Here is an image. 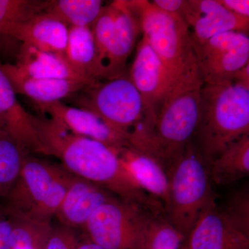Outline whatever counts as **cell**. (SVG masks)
<instances>
[{
	"instance_id": "27",
	"label": "cell",
	"mask_w": 249,
	"mask_h": 249,
	"mask_svg": "<svg viewBox=\"0 0 249 249\" xmlns=\"http://www.w3.org/2000/svg\"><path fill=\"white\" fill-rule=\"evenodd\" d=\"M9 249H44L52 223H42L15 217Z\"/></svg>"
},
{
	"instance_id": "9",
	"label": "cell",
	"mask_w": 249,
	"mask_h": 249,
	"mask_svg": "<svg viewBox=\"0 0 249 249\" xmlns=\"http://www.w3.org/2000/svg\"><path fill=\"white\" fill-rule=\"evenodd\" d=\"M152 210L116 197L105 203L83 228L85 237L103 249H143Z\"/></svg>"
},
{
	"instance_id": "25",
	"label": "cell",
	"mask_w": 249,
	"mask_h": 249,
	"mask_svg": "<svg viewBox=\"0 0 249 249\" xmlns=\"http://www.w3.org/2000/svg\"><path fill=\"white\" fill-rule=\"evenodd\" d=\"M143 249H187L186 239L167 219L163 211L152 212Z\"/></svg>"
},
{
	"instance_id": "14",
	"label": "cell",
	"mask_w": 249,
	"mask_h": 249,
	"mask_svg": "<svg viewBox=\"0 0 249 249\" xmlns=\"http://www.w3.org/2000/svg\"><path fill=\"white\" fill-rule=\"evenodd\" d=\"M116 197L106 188L73 175L54 217L59 224L83 231L93 213L105 203Z\"/></svg>"
},
{
	"instance_id": "34",
	"label": "cell",
	"mask_w": 249,
	"mask_h": 249,
	"mask_svg": "<svg viewBox=\"0 0 249 249\" xmlns=\"http://www.w3.org/2000/svg\"><path fill=\"white\" fill-rule=\"evenodd\" d=\"M78 249H103L100 247L99 246L95 245L94 243L91 242V241L85 237L82 239L81 242Z\"/></svg>"
},
{
	"instance_id": "10",
	"label": "cell",
	"mask_w": 249,
	"mask_h": 249,
	"mask_svg": "<svg viewBox=\"0 0 249 249\" xmlns=\"http://www.w3.org/2000/svg\"><path fill=\"white\" fill-rule=\"evenodd\" d=\"M193 47L196 66L204 84L232 83L236 72L249 63V37L247 33H223Z\"/></svg>"
},
{
	"instance_id": "4",
	"label": "cell",
	"mask_w": 249,
	"mask_h": 249,
	"mask_svg": "<svg viewBox=\"0 0 249 249\" xmlns=\"http://www.w3.org/2000/svg\"><path fill=\"white\" fill-rule=\"evenodd\" d=\"M72 178L60 163L28 155L1 204L15 217L52 223Z\"/></svg>"
},
{
	"instance_id": "23",
	"label": "cell",
	"mask_w": 249,
	"mask_h": 249,
	"mask_svg": "<svg viewBox=\"0 0 249 249\" xmlns=\"http://www.w3.org/2000/svg\"><path fill=\"white\" fill-rule=\"evenodd\" d=\"M104 5L101 0H48L44 13L69 28H91Z\"/></svg>"
},
{
	"instance_id": "16",
	"label": "cell",
	"mask_w": 249,
	"mask_h": 249,
	"mask_svg": "<svg viewBox=\"0 0 249 249\" xmlns=\"http://www.w3.org/2000/svg\"><path fill=\"white\" fill-rule=\"evenodd\" d=\"M0 129L29 152L40 154L33 114L19 103L11 82L0 64Z\"/></svg>"
},
{
	"instance_id": "28",
	"label": "cell",
	"mask_w": 249,
	"mask_h": 249,
	"mask_svg": "<svg viewBox=\"0 0 249 249\" xmlns=\"http://www.w3.org/2000/svg\"><path fill=\"white\" fill-rule=\"evenodd\" d=\"M219 211L232 227L249 236L248 190L236 191L228 199L223 209H219Z\"/></svg>"
},
{
	"instance_id": "12",
	"label": "cell",
	"mask_w": 249,
	"mask_h": 249,
	"mask_svg": "<svg viewBox=\"0 0 249 249\" xmlns=\"http://www.w3.org/2000/svg\"><path fill=\"white\" fill-rule=\"evenodd\" d=\"M181 18L188 26L193 46L229 31L249 33V18L232 14L218 0H184Z\"/></svg>"
},
{
	"instance_id": "19",
	"label": "cell",
	"mask_w": 249,
	"mask_h": 249,
	"mask_svg": "<svg viewBox=\"0 0 249 249\" xmlns=\"http://www.w3.org/2000/svg\"><path fill=\"white\" fill-rule=\"evenodd\" d=\"M69 27L55 18L42 13L27 22L17 24L4 37L14 39L40 50L65 56Z\"/></svg>"
},
{
	"instance_id": "33",
	"label": "cell",
	"mask_w": 249,
	"mask_h": 249,
	"mask_svg": "<svg viewBox=\"0 0 249 249\" xmlns=\"http://www.w3.org/2000/svg\"><path fill=\"white\" fill-rule=\"evenodd\" d=\"M232 82L249 88V63L236 72Z\"/></svg>"
},
{
	"instance_id": "3",
	"label": "cell",
	"mask_w": 249,
	"mask_h": 249,
	"mask_svg": "<svg viewBox=\"0 0 249 249\" xmlns=\"http://www.w3.org/2000/svg\"><path fill=\"white\" fill-rule=\"evenodd\" d=\"M249 134V88L238 83L204 84L193 140L209 168L232 142Z\"/></svg>"
},
{
	"instance_id": "32",
	"label": "cell",
	"mask_w": 249,
	"mask_h": 249,
	"mask_svg": "<svg viewBox=\"0 0 249 249\" xmlns=\"http://www.w3.org/2000/svg\"><path fill=\"white\" fill-rule=\"evenodd\" d=\"M150 1L160 11L181 17L184 0H153Z\"/></svg>"
},
{
	"instance_id": "11",
	"label": "cell",
	"mask_w": 249,
	"mask_h": 249,
	"mask_svg": "<svg viewBox=\"0 0 249 249\" xmlns=\"http://www.w3.org/2000/svg\"><path fill=\"white\" fill-rule=\"evenodd\" d=\"M143 101L150 130L170 88L171 80L163 63L142 36L128 73Z\"/></svg>"
},
{
	"instance_id": "31",
	"label": "cell",
	"mask_w": 249,
	"mask_h": 249,
	"mask_svg": "<svg viewBox=\"0 0 249 249\" xmlns=\"http://www.w3.org/2000/svg\"><path fill=\"white\" fill-rule=\"evenodd\" d=\"M228 11L240 17L249 18V0H218Z\"/></svg>"
},
{
	"instance_id": "22",
	"label": "cell",
	"mask_w": 249,
	"mask_h": 249,
	"mask_svg": "<svg viewBox=\"0 0 249 249\" xmlns=\"http://www.w3.org/2000/svg\"><path fill=\"white\" fill-rule=\"evenodd\" d=\"M65 58L85 79L91 83L101 81L98 78L97 55L91 28H69Z\"/></svg>"
},
{
	"instance_id": "5",
	"label": "cell",
	"mask_w": 249,
	"mask_h": 249,
	"mask_svg": "<svg viewBox=\"0 0 249 249\" xmlns=\"http://www.w3.org/2000/svg\"><path fill=\"white\" fill-rule=\"evenodd\" d=\"M167 175L169 192L165 215L187 239L201 214L215 199L209 168L193 139Z\"/></svg>"
},
{
	"instance_id": "21",
	"label": "cell",
	"mask_w": 249,
	"mask_h": 249,
	"mask_svg": "<svg viewBox=\"0 0 249 249\" xmlns=\"http://www.w3.org/2000/svg\"><path fill=\"white\" fill-rule=\"evenodd\" d=\"M212 182L231 184L249 175V134L232 142L211 163L209 168Z\"/></svg>"
},
{
	"instance_id": "6",
	"label": "cell",
	"mask_w": 249,
	"mask_h": 249,
	"mask_svg": "<svg viewBox=\"0 0 249 249\" xmlns=\"http://www.w3.org/2000/svg\"><path fill=\"white\" fill-rule=\"evenodd\" d=\"M73 107L91 111L129 139L145 133L148 120L143 101L128 73L101 80L69 98Z\"/></svg>"
},
{
	"instance_id": "18",
	"label": "cell",
	"mask_w": 249,
	"mask_h": 249,
	"mask_svg": "<svg viewBox=\"0 0 249 249\" xmlns=\"http://www.w3.org/2000/svg\"><path fill=\"white\" fill-rule=\"evenodd\" d=\"M118 154L136 184L147 196L161 204L164 210L168 201L169 181L168 175L160 162L130 145L119 149Z\"/></svg>"
},
{
	"instance_id": "13",
	"label": "cell",
	"mask_w": 249,
	"mask_h": 249,
	"mask_svg": "<svg viewBox=\"0 0 249 249\" xmlns=\"http://www.w3.org/2000/svg\"><path fill=\"white\" fill-rule=\"evenodd\" d=\"M37 106L43 115L47 114L72 133L98 141L117 150L129 145L126 134L113 128L91 111L62 101Z\"/></svg>"
},
{
	"instance_id": "30",
	"label": "cell",
	"mask_w": 249,
	"mask_h": 249,
	"mask_svg": "<svg viewBox=\"0 0 249 249\" xmlns=\"http://www.w3.org/2000/svg\"><path fill=\"white\" fill-rule=\"evenodd\" d=\"M14 222V216L0 205V249H9Z\"/></svg>"
},
{
	"instance_id": "1",
	"label": "cell",
	"mask_w": 249,
	"mask_h": 249,
	"mask_svg": "<svg viewBox=\"0 0 249 249\" xmlns=\"http://www.w3.org/2000/svg\"><path fill=\"white\" fill-rule=\"evenodd\" d=\"M33 120L40 154L55 157L72 175L106 188L119 199L150 209L161 208L136 184L117 150L72 133L48 116L33 115Z\"/></svg>"
},
{
	"instance_id": "26",
	"label": "cell",
	"mask_w": 249,
	"mask_h": 249,
	"mask_svg": "<svg viewBox=\"0 0 249 249\" xmlns=\"http://www.w3.org/2000/svg\"><path fill=\"white\" fill-rule=\"evenodd\" d=\"M48 0H0V36L45 11Z\"/></svg>"
},
{
	"instance_id": "29",
	"label": "cell",
	"mask_w": 249,
	"mask_h": 249,
	"mask_svg": "<svg viewBox=\"0 0 249 249\" xmlns=\"http://www.w3.org/2000/svg\"><path fill=\"white\" fill-rule=\"evenodd\" d=\"M81 240L79 231L61 224L52 226L44 249H78Z\"/></svg>"
},
{
	"instance_id": "17",
	"label": "cell",
	"mask_w": 249,
	"mask_h": 249,
	"mask_svg": "<svg viewBox=\"0 0 249 249\" xmlns=\"http://www.w3.org/2000/svg\"><path fill=\"white\" fill-rule=\"evenodd\" d=\"M17 94L31 98L37 105L62 101L92 84L82 80L32 78L23 73L15 64H1Z\"/></svg>"
},
{
	"instance_id": "15",
	"label": "cell",
	"mask_w": 249,
	"mask_h": 249,
	"mask_svg": "<svg viewBox=\"0 0 249 249\" xmlns=\"http://www.w3.org/2000/svg\"><path fill=\"white\" fill-rule=\"evenodd\" d=\"M186 247L187 249H249V236L228 222L214 199L187 237Z\"/></svg>"
},
{
	"instance_id": "2",
	"label": "cell",
	"mask_w": 249,
	"mask_h": 249,
	"mask_svg": "<svg viewBox=\"0 0 249 249\" xmlns=\"http://www.w3.org/2000/svg\"><path fill=\"white\" fill-rule=\"evenodd\" d=\"M204 85L196 62L170 88L150 130L130 146L151 156L167 173L194 137Z\"/></svg>"
},
{
	"instance_id": "20",
	"label": "cell",
	"mask_w": 249,
	"mask_h": 249,
	"mask_svg": "<svg viewBox=\"0 0 249 249\" xmlns=\"http://www.w3.org/2000/svg\"><path fill=\"white\" fill-rule=\"evenodd\" d=\"M14 64L23 73L32 78L71 79L89 84L95 83L77 73L64 55L40 50L27 44L21 45Z\"/></svg>"
},
{
	"instance_id": "7",
	"label": "cell",
	"mask_w": 249,
	"mask_h": 249,
	"mask_svg": "<svg viewBox=\"0 0 249 249\" xmlns=\"http://www.w3.org/2000/svg\"><path fill=\"white\" fill-rule=\"evenodd\" d=\"M91 29L99 80L114 79L126 73L127 60L142 33L140 18L132 0L104 5Z\"/></svg>"
},
{
	"instance_id": "8",
	"label": "cell",
	"mask_w": 249,
	"mask_h": 249,
	"mask_svg": "<svg viewBox=\"0 0 249 249\" xmlns=\"http://www.w3.org/2000/svg\"><path fill=\"white\" fill-rule=\"evenodd\" d=\"M142 36L163 63L172 85L196 62L188 26L177 15L160 11L146 0H132Z\"/></svg>"
},
{
	"instance_id": "24",
	"label": "cell",
	"mask_w": 249,
	"mask_h": 249,
	"mask_svg": "<svg viewBox=\"0 0 249 249\" xmlns=\"http://www.w3.org/2000/svg\"><path fill=\"white\" fill-rule=\"evenodd\" d=\"M27 155L14 139L0 129V205L16 182Z\"/></svg>"
}]
</instances>
